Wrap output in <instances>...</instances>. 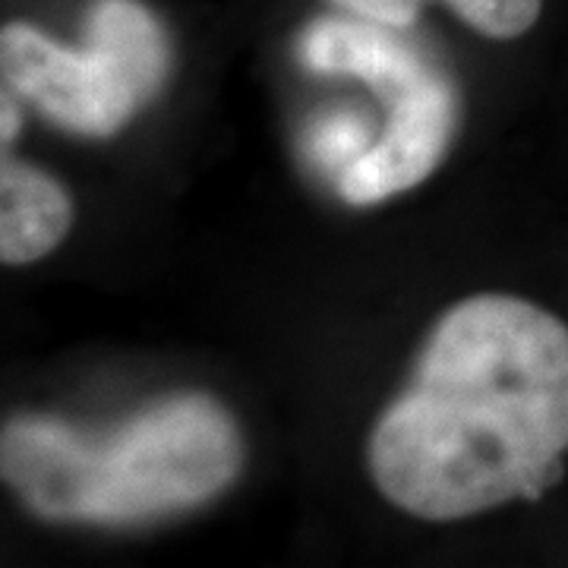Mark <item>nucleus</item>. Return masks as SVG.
Instances as JSON below:
<instances>
[{"label":"nucleus","instance_id":"1","mask_svg":"<svg viewBox=\"0 0 568 568\" xmlns=\"http://www.w3.org/2000/svg\"><path fill=\"white\" fill-rule=\"evenodd\" d=\"M568 452V325L530 301L477 294L429 332L366 462L379 493L424 521L530 499Z\"/></svg>","mask_w":568,"mask_h":568},{"label":"nucleus","instance_id":"2","mask_svg":"<svg viewBox=\"0 0 568 568\" xmlns=\"http://www.w3.org/2000/svg\"><path fill=\"white\" fill-rule=\"evenodd\" d=\"M244 465L241 433L215 398L171 395L104 436L58 417L3 426L0 470L39 518L136 525L219 496Z\"/></svg>","mask_w":568,"mask_h":568},{"label":"nucleus","instance_id":"3","mask_svg":"<svg viewBox=\"0 0 568 568\" xmlns=\"http://www.w3.org/2000/svg\"><path fill=\"white\" fill-rule=\"evenodd\" d=\"M0 63L13 92L51 121L85 136H108L159 92L168 44L142 3L99 0L89 10L80 51L26 22H10L0 32Z\"/></svg>","mask_w":568,"mask_h":568},{"label":"nucleus","instance_id":"4","mask_svg":"<svg viewBox=\"0 0 568 568\" xmlns=\"http://www.w3.org/2000/svg\"><path fill=\"white\" fill-rule=\"evenodd\" d=\"M455 130V92L443 73H429L388 104L383 136L335 178L351 205L383 203L433 174Z\"/></svg>","mask_w":568,"mask_h":568},{"label":"nucleus","instance_id":"5","mask_svg":"<svg viewBox=\"0 0 568 568\" xmlns=\"http://www.w3.org/2000/svg\"><path fill=\"white\" fill-rule=\"evenodd\" d=\"M297 58L316 73L364 80L386 104L433 73L424 54L395 36V26L354 13L310 22L297 41Z\"/></svg>","mask_w":568,"mask_h":568},{"label":"nucleus","instance_id":"6","mask_svg":"<svg viewBox=\"0 0 568 568\" xmlns=\"http://www.w3.org/2000/svg\"><path fill=\"white\" fill-rule=\"evenodd\" d=\"M73 222L63 186L26 162L3 159L0 168V260L36 263L61 244Z\"/></svg>","mask_w":568,"mask_h":568},{"label":"nucleus","instance_id":"7","mask_svg":"<svg viewBox=\"0 0 568 568\" xmlns=\"http://www.w3.org/2000/svg\"><path fill=\"white\" fill-rule=\"evenodd\" d=\"M338 10L405 29L429 0H328ZM452 7L462 20L487 39H518L540 17L544 0H436Z\"/></svg>","mask_w":568,"mask_h":568},{"label":"nucleus","instance_id":"8","mask_svg":"<svg viewBox=\"0 0 568 568\" xmlns=\"http://www.w3.org/2000/svg\"><path fill=\"white\" fill-rule=\"evenodd\" d=\"M376 142L373 126L354 111H328L306 126L304 152L320 171L338 178L347 164L357 162Z\"/></svg>","mask_w":568,"mask_h":568},{"label":"nucleus","instance_id":"9","mask_svg":"<svg viewBox=\"0 0 568 568\" xmlns=\"http://www.w3.org/2000/svg\"><path fill=\"white\" fill-rule=\"evenodd\" d=\"M17 123H20V114L10 102V95H3V142H10V136L17 133Z\"/></svg>","mask_w":568,"mask_h":568}]
</instances>
